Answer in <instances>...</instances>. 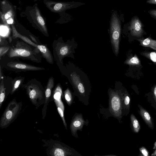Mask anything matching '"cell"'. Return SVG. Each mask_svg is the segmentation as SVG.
Instances as JSON below:
<instances>
[{"label": "cell", "mask_w": 156, "mask_h": 156, "mask_svg": "<svg viewBox=\"0 0 156 156\" xmlns=\"http://www.w3.org/2000/svg\"><path fill=\"white\" fill-rule=\"evenodd\" d=\"M57 107L58 112L62 120L64 126L66 129H67V126L64 114V106L61 100H54Z\"/></svg>", "instance_id": "ac0fdd59"}, {"label": "cell", "mask_w": 156, "mask_h": 156, "mask_svg": "<svg viewBox=\"0 0 156 156\" xmlns=\"http://www.w3.org/2000/svg\"><path fill=\"white\" fill-rule=\"evenodd\" d=\"M154 148H155L156 150L152 154V156H156V142L154 144Z\"/></svg>", "instance_id": "d6a6232c"}, {"label": "cell", "mask_w": 156, "mask_h": 156, "mask_svg": "<svg viewBox=\"0 0 156 156\" xmlns=\"http://www.w3.org/2000/svg\"><path fill=\"white\" fill-rule=\"evenodd\" d=\"M9 48L8 47H2L0 48V57L5 54L9 50Z\"/></svg>", "instance_id": "83f0119b"}, {"label": "cell", "mask_w": 156, "mask_h": 156, "mask_svg": "<svg viewBox=\"0 0 156 156\" xmlns=\"http://www.w3.org/2000/svg\"><path fill=\"white\" fill-rule=\"evenodd\" d=\"M44 2L51 11L54 12H62L85 4L80 2H57L48 0H44Z\"/></svg>", "instance_id": "3957f363"}, {"label": "cell", "mask_w": 156, "mask_h": 156, "mask_svg": "<svg viewBox=\"0 0 156 156\" xmlns=\"http://www.w3.org/2000/svg\"><path fill=\"white\" fill-rule=\"evenodd\" d=\"M142 55L156 64V51L144 52Z\"/></svg>", "instance_id": "7402d4cb"}, {"label": "cell", "mask_w": 156, "mask_h": 156, "mask_svg": "<svg viewBox=\"0 0 156 156\" xmlns=\"http://www.w3.org/2000/svg\"><path fill=\"white\" fill-rule=\"evenodd\" d=\"M21 82V80H18L16 81L11 91L12 94H13L18 88Z\"/></svg>", "instance_id": "4316f807"}, {"label": "cell", "mask_w": 156, "mask_h": 156, "mask_svg": "<svg viewBox=\"0 0 156 156\" xmlns=\"http://www.w3.org/2000/svg\"><path fill=\"white\" fill-rule=\"evenodd\" d=\"M74 150L70 147L61 143H54L49 147L48 155L51 156H67L75 155Z\"/></svg>", "instance_id": "8992f818"}, {"label": "cell", "mask_w": 156, "mask_h": 156, "mask_svg": "<svg viewBox=\"0 0 156 156\" xmlns=\"http://www.w3.org/2000/svg\"><path fill=\"white\" fill-rule=\"evenodd\" d=\"M27 94L33 104L38 107L44 103L45 94L39 87L36 85L31 84L27 87Z\"/></svg>", "instance_id": "277c9868"}, {"label": "cell", "mask_w": 156, "mask_h": 156, "mask_svg": "<svg viewBox=\"0 0 156 156\" xmlns=\"http://www.w3.org/2000/svg\"><path fill=\"white\" fill-rule=\"evenodd\" d=\"M54 85V80L51 77L48 80L45 92V100L44 106L42 109V119H44L46 114L47 106L50 100L51 90Z\"/></svg>", "instance_id": "8fae6325"}, {"label": "cell", "mask_w": 156, "mask_h": 156, "mask_svg": "<svg viewBox=\"0 0 156 156\" xmlns=\"http://www.w3.org/2000/svg\"><path fill=\"white\" fill-rule=\"evenodd\" d=\"M31 38L36 43H37V42L36 41V40L32 36L30 35Z\"/></svg>", "instance_id": "836d02e7"}, {"label": "cell", "mask_w": 156, "mask_h": 156, "mask_svg": "<svg viewBox=\"0 0 156 156\" xmlns=\"http://www.w3.org/2000/svg\"><path fill=\"white\" fill-rule=\"evenodd\" d=\"M22 102H17L15 99L8 104L1 117L0 127L2 129L8 127L17 117L22 108Z\"/></svg>", "instance_id": "7a4b0ae2"}, {"label": "cell", "mask_w": 156, "mask_h": 156, "mask_svg": "<svg viewBox=\"0 0 156 156\" xmlns=\"http://www.w3.org/2000/svg\"><path fill=\"white\" fill-rule=\"evenodd\" d=\"M32 13L33 14V19L35 23L42 31L45 33H47V29L45 22L37 6L34 7Z\"/></svg>", "instance_id": "7c38bea8"}, {"label": "cell", "mask_w": 156, "mask_h": 156, "mask_svg": "<svg viewBox=\"0 0 156 156\" xmlns=\"http://www.w3.org/2000/svg\"><path fill=\"white\" fill-rule=\"evenodd\" d=\"M146 3L156 5V0H147Z\"/></svg>", "instance_id": "1f68e13d"}, {"label": "cell", "mask_w": 156, "mask_h": 156, "mask_svg": "<svg viewBox=\"0 0 156 156\" xmlns=\"http://www.w3.org/2000/svg\"><path fill=\"white\" fill-rule=\"evenodd\" d=\"M140 151L142 155L148 156L149 155V152L147 149L144 147H142L140 148Z\"/></svg>", "instance_id": "f1b7e54d"}, {"label": "cell", "mask_w": 156, "mask_h": 156, "mask_svg": "<svg viewBox=\"0 0 156 156\" xmlns=\"http://www.w3.org/2000/svg\"><path fill=\"white\" fill-rule=\"evenodd\" d=\"M148 12L152 17L156 20V9H151Z\"/></svg>", "instance_id": "f546056e"}, {"label": "cell", "mask_w": 156, "mask_h": 156, "mask_svg": "<svg viewBox=\"0 0 156 156\" xmlns=\"http://www.w3.org/2000/svg\"><path fill=\"white\" fill-rule=\"evenodd\" d=\"M122 98L118 93L111 91L109 93V107L110 112L118 119H120L122 115Z\"/></svg>", "instance_id": "5b68a950"}, {"label": "cell", "mask_w": 156, "mask_h": 156, "mask_svg": "<svg viewBox=\"0 0 156 156\" xmlns=\"http://www.w3.org/2000/svg\"><path fill=\"white\" fill-rule=\"evenodd\" d=\"M62 94V90L60 85H58L55 88L54 92V100H61Z\"/></svg>", "instance_id": "cb8c5ba5"}, {"label": "cell", "mask_w": 156, "mask_h": 156, "mask_svg": "<svg viewBox=\"0 0 156 156\" xmlns=\"http://www.w3.org/2000/svg\"><path fill=\"white\" fill-rule=\"evenodd\" d=\"M87 122L83 119L82 114H77L75 115L70 124V128L72 135L77 137V131H82V128Z\"/></svg>", "instance_id": "30bf717a"}, {"label": "cell", "mask_w": 156, "mask_h": 156, "mask_svg": "<svg viewBox=\"0 0 156 156\" xmlns=\"http://www.w3.org/2000/svg\"><path fill=\"white\" fill-rule=\"evenodd\" d=\"M1 5V19L5 24H12L14 21L15 16V11L12 6L5 0L2 1Z\"/></svg>", "instance_id": "52a82bcc"}, {"label": "cell", "mask_w": 156, "mask_h": 156, "mask_svg": "<svg viewBox=\"0 0 156 156\" xmlns=\"http://www.w3.org/2000/svg\"><path fill=\"white\" fill-rule=\"evenodd\" d=\"M0 79H1L2 78V73H1V66H0Z\"/></svg>", "instance_id": "e575fe53"}, {"label": "cell", "mask_w": 156, "mask_h": 156, "mask_svg": "<svg viewBox=\"0 0 156 156\" xmlns=\"http://www.w3.org/2000/svg\"><path fill=\"white\" fill-rule=\"evenodd\" d=\"M138 40L141 46L150 48L156 51V40L152 39L150 37Z\"/></svg>", "instance_id": "e0dca14e"}, {"label": "cell", "mask_w": 156, "mask_h": 156, "mask_svg": "<svg viewBox=\"0 0 156 156\" xmlns=\"http://www.w3.org/2000/svg\"><path fill=\"white\" fill-rule=\"evenodd\" d=\"M33 52L29 48L16 45L15 47L10 49L8 55L10 58L21 57L31 59L34 55Z\"/></svg>", "instance_id": "9c48e42d"}, {"label": "cell", "mask_w": 156, "mask_h": 156, "mask_svg": "<svg viewBox=\"0 0 156 156\" xmlns=\"http://www.w3.org/2000/svg\"><path fill=\"white\" fill-rule=\"evenodd\" d=\"M12 37L13 38H19L22 39L26 42L37 48L41 51H42L45 47V46L42 45H37L36 44L27 37L23 36L19 34L16 30L15 26L12 25Z\"/></svg>", "instance_id": "5bb4252c"}, {"label": "cell", "mask_w": 156, "mask_h": 156, "mask_svg": "<svg viewBox=\"0 0 156 156\" xmlns=\"http://www.w3.org/2000/svg\"><path fill=\"white\" fill-rule=\"evenodd\" d=\"M122 101L125 107L129 109L130 107V98L127 93L124 94L123 98H122Z\"/></svg>", "instance_id": "484cf974"}, {"label": "cell", "mask_w": 156, "mask_h": 156, "mask_svg": "<svg viewBox=\"0 0 156 156\" xmlns=\"http://www.w3.org/2000/svg\"><path fill=\"white\" fill-rule=\"evenodd\" d=\"M9 68L15 69L24 70L36 71L44 69V68L36 67L27 64L18 62H11L7 65Z\"/></svg>", "instance_id": "4fadbf2b"}, {"label": "cell", "mask_w": 156, "mask_h": 156, "mask_svg": "<svg viewBox=\"0 0 156 156\" xmlns=\"http://www.w3.org/2000/svg\"><path fill=\"white\" fill-rule=\"evenodd\" d=\"M128 27L131 35L134 37H140L144 33L143 25L137 16L133 17L129 23Z\"/></svg>", "instance_id": "ba28073f"}, {"label": "cell", "mask_w": 156, "mask_h": 156, "mask_svg": "<svg viewBox=\"0 0 156 156\" xmlns=\"http://www.w3.org/2000/svg\"><path fill=\"white\" fill-rule=\"evenodd\" d=\"M123 21H124L123 14H119L116 10H112L110 20V33L111 43L116 55L119 52L122 23Z\"/></svg>", "instance_id": "6da1fadb"}, {"label": "cell", "mask_w": 156, "mask_h": 156, "mask_svg": "<svg viewBox=\"0 0 156 156\" xmlns=\"http://www.w3.org/2000/svg\"><path fill=\"white\" fill-rule=\"evenodd\" d=\"M5 89L4 87L3 80L1 83L0 85V109L4 100L5 95Z\"/></svg>", "instance_id": "44dd1931"}, {"label": "cell", "mask_w": 156, "mask_h": 156, "mask_svg": "<svg viewBox=\"0 0 156 156\" xmlns=\"http://www.w3.org/2000/svg\"><path fill=\"white\" fill-rule=\"evenodd\" d=\"M69 51V47L66 45H64L60 48L58 54L60 56L64 57L68 54Z\"/></svg>", "instance_id": "d4e9b609"}, {"label": "cell", "mask_w": 156, "mask_h": 156, "mask_svg": "<svg viewBox=\"0 0 156 156\" xmlns=\"http://www.w3.org/2000/svg\"><path fill=\"white\" fill-rule=\"evenodd\" d=\"M138 106L139 108V113L141 117L147 126L151 129H153V123L150 114L140 105H138Z\"/></svg>", "instance_id": "9a60e30c"}, {"label": "cell", "mask_w": 156, "mask_h": 156, "mask_svg": "<svg viewBox=\"0 0 156 156\" xmlns=\"http://www.w3.org/2000/svg\"><path fill=\"white\" fill-rule=\"evenodd\" d=\"M125 63L131 66H139L141 65L140 61L136 55L127 59L125 62Z\"/></svg>", "instance_id": "ffe728a7"}, {"label": "cell", "mask_w": 156, "mask_h": 156, "mask_svg": "<svg viewBox=\"0 0 156 156\" xmlns=\"http://www.w3.org/2000/svg\"><path fill=\"white\" fill-rule=\"evenodd\" d=\"M65 100L69 106H70L73 102V97L71 93L69 88L65 91L64 93Z\"/></svg>", "instance_id": "603a6c76"}, {"label": "cell", "mask_w": 156, "mask_h": 156, "mask_svg": "<svg viewBox=\"0 0 156 156\" xmlns=\"http://www.w3.org/2000/svg\"><path fill=\"white\" fill-rule=\"evenodd\" d=\"M132 129L135 133H138L140 129V126L139 122L135 115L131 114L130 116Z\"/></svg>", "instance_id": "d6986e66"}, {"label": "cell", "mask_w": 156, "mask_h": 156, "mask_svg": "<svg viewBox=\"0 0 156 156\" xmlns=\"http://www.w3.org/2000/svg\"><path fill=\"white\" fill-rule=\"evenodd\" d=\"M71 78L79 92L81 94H84L85 93V88L79 76L76 73H73L71 75Z\"/></svg>", "instance_id": "2e32d148"}, {"label": "cell", "mask_w": 156, "mask_h": 156, "mask_svg": "<svg viewBox=\"0 0 156 156\" xmlns=\"http://www.w3.org/2000/svg\"><path fill=\"white\" fill-rule=\"evenodd\" d=\"M153 95L154 99L156 103V85L154 87L153 89Z\"/></svg>", "instance_id": "4dcf8cb0"}]
</instances>
